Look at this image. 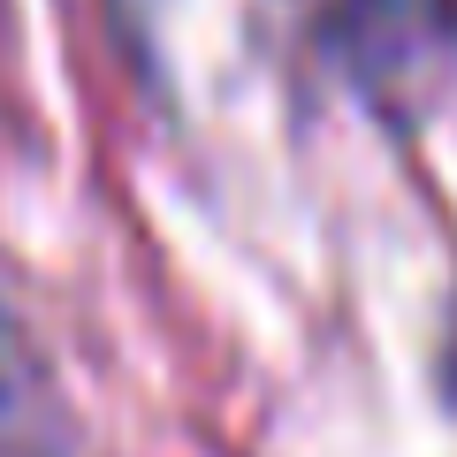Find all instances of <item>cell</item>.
Listing matches in <instances>:
<instances>
[{
    "mask_svg": "<svg viewBox=\"0 0 457 457\" xmlns=\"http://www.w3.org/2000/svg\"><path fill=\"white\" fill-rule=\"evenodd\" d=\"M69 450H77V427L54 389V366L38 359L23 320L0 305V457H69Z\"/></svg>",
    "mask_w": 457,
    "mask_h": 457,
    "instance_id": "obj_1",
    "label": "cell"
},
{
    "mask_svg": "<svg viewBox=\"0 0 457 457\" xmlns=\"http://www.w3.org/2000/svg\"><path fill=\"white\" fill-rule=\"evenodd\" d=\"M328 38L343 46V62H359V77L389 84L427 69L442 38V0H328Z\"/></svg>",
    "mask_w": 457,
    "mask_h": 457,
    "instance_id": "obj_2",
    "label": "cell"
},
{
    "mask_svg": "<svg viewBox=\"0 0 457 457\" xmlns=\"http://www.w3.org/2000/svg\"><path fill=\"white\" fill-rule=\"evenodd\" d=\"M442 389H450V404H457V320H450V351H442Z\"/></svg>",
    "mask_w": 457,
    "mask_h": 457,
    "instance_id": "obj_3",
    "label": "cell"
}]
</instances>
